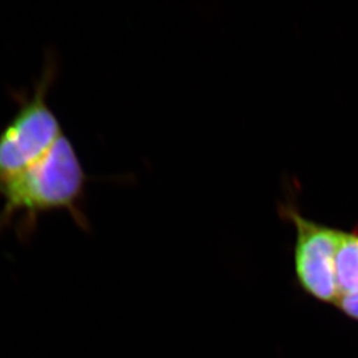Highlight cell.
I'll list each match as a JSON object with an SVG mask.
<instances>
[{
  "instance_id": "6da1fadb",
  "label": "cell",
  "mask_w": 358,
  "mask_h": 358,
  "mask_svg": "<svg viewBox=\"0 0 358 358\" xmlns=\"http://www.w3.org/2000/svg\"><path fill=\"white\" fill-rule=\"evenodd\" d=\"M92 180L75 145L62 135L41 159L0 181V230L15 224L17 234L28 237L40 216L54 210H65L81 229H88L83 206Z\"/></svg>"
},
{
  "instance_id": "7a4b0ae2",
  "label": "cell",
  "mask_w": 358,
  "mask_h": 358,
  "mask_svg": "<svg viewBox=\"0 0 358 358\" xmlns=\"http://www.w3.org/2000/svg\"><path fill=\"white\" fill-rule=\"evenodd\" d=\"M57 70V57L48 52L33 91H12L17 109L0 131V181L38 162L64 135L61 122L48 101Z\"/></svg>"
},
{
  "instance_id": "3957f363",
  "label": "cell",
  "mask_w": 358,
  "mask_h": 358,
  "mask_svg": "<svg viewBox=\"0 0 358 358\" xmlns=\"http://www.w3.org/2000/svg\"><path fill=\"white\" fill-rule=\"evenodd\" d=\"M280 213L294 227V274L305 294L326 304L340 298L335 259L340 230L303 216L292 203L280 208Z\"/></svg>"
},
{
  "instance_id": "277c9868",
  "label": "cell",
  "mask_w": 358,
  "mask_h": 358,
  "mask_svg": "<svg viewBox=\"0 0 358 358\" xmlns=\"http://www.w3.org/2000/svg\"><path fill=\"white\" fill-rule=\"evenodd\" d=\"M335 268L340 297L358 294V230H340Z\"/></svg>"
},
{
  "instance_id": "5b68a950",
  "label": "cell",
  "mask_w": 358,
  "mask_h": 358,
  "mask_svg": "<svg viewBox=\"0 0 358 358\" xmlns=\"http://www.w3.org/2000/svg\"><path fill=\"white\" fill-rule=\"evenodd\" d=\"M335 306L348 318L358 321V294L341 296Z\"/></svg>"
}]
</instances>
